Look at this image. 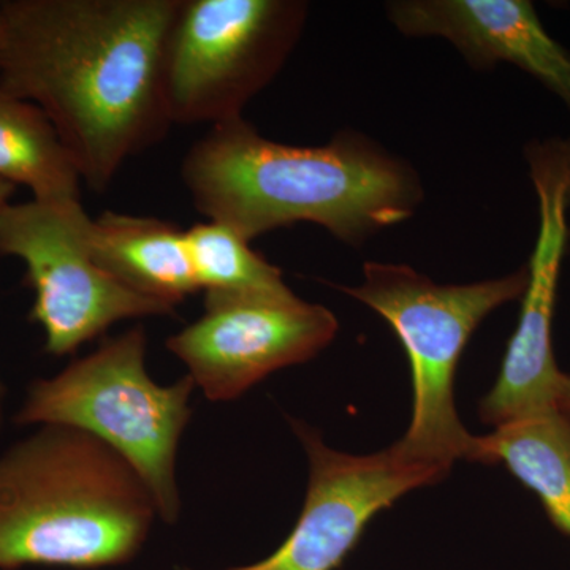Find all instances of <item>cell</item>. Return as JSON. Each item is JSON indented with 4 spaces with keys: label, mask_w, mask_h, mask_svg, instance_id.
Listing matches in <instances>:
<instances>
[{
    "label": "cell",
    "mask_w": 570,
    "mask_h": 570,
    "mask_svg": "<svg viewBox=\"0 0 570 570\" xmlns=\"http://www.w3.org/2000/svg\"><path fill=\"white\" fill-rule=\"evenodd\" d=\"M179 0H2L0 91L39 107L102 193L167 134L164 52Z\"/></svg>",
    "instance_id": "obj_1"
},
{
    "label": "cell",
    "mask_w": 570,
    "mask_h": 570,
    "mask_svg": "<svg viewBox=\"0 0 570 570\" xmlns=\"http://www.w3.org/2000/svg\"><path fill=\"white\" fill-rule=\"evenodd\" d=\"M181 178L198 213L250 243L311 223L358 246L406 223L423 198L414 168L365 135L337 134L322 146L284 145L243 116L194 142Z\"/></svg>",
    "instance_id": "obj_2"
},
{
    "label": "cell",
    "mask_w": 570,
    "mask_h": 570,
    "mask_svg": "<svg viewBox=\"0 0 570 570\" xmlns=\"http://www.w3.org/2000/svg\"><path fill=\"white\" fill-rule=\"evenodd\" d=\"M156 517L138 472L77 428L40 426L0 455V570L124 564Z\"/></svg>",
    "instance_id": "obj_3"
},
{
    "label": "cell",
    "mask_w": 570,
    "mask_h": 570,
    "mask_svg": "<svg viewBox=\"0 0 570 570\" xmlns=\"http://www.w3.org/2000/svg\"><path fill=\"white\" fill-rule=\"evenodd\" d=\"M146 333L105 340L62 373L33 382L14 422L77 428L118 452L151 491L160 519L181 513L176 456L193 409V377L159 385L146 371Z\"/></svg>",
    "instance_id": "obj_4"
},
{
    "label": "cell",
    "mask_w": 570,
    "mask_h": 570,
    "mask_svg": "<svg viewBox=\"0 0 570 570\" xmlns=\"http://www.w3.org/2000/svg\"><path fill=\"white\" fill-rule=\"evenodd\" d=\"M528 279L527 265L498 279L442 285L407 265L367 262L362 284L341 287L384 317L406 351L414 404L396 444L411 459L448 471L466 460L474 436L460 422L453 393L461 355L493 311L521 299Z\"/></svg>",
    "instance_id": "obj_5"
},
{
    "label": "cell",
    "mask_w": 570,
    "mask_h": 570,
    "mask_svg": "<svg viewBox=\"0 0 570 570\" xmlns=\"http://www.w3.org/2000/svg\"><path fill=\"white\" fill-rule=\"evenodd\" d=\"M299 0H179L164 52L170 124H223L269 85L305 29Z\"/></svg>",
    "instance_id": "obj_6"
},
{
    "label": "cell",
    "mask_w": 570,
    "mask_h": 570,
    "mask_svg": "<svg viewBox=\"0 0 570 570\" xmlns=\"http://www.w3.org/2000/svg\"><path fill=\"white\" fill-rule=\"evenodd\" d=\"M80 200H32L0 208V257L20 258L36 294L31 318L45 351L62 356L116 322L168 316L175 307L130 291L94 261Z\"/></svg>",
    "instance_id": "obj_7"
},
{
    "label": "cell",
    "mask_w": 570,
    "mask_h": 570,
    "mask_svg": "<svg viewBox=\"0 0 570 570\" xmlns=\"http://www.w3.org/2000/svg\"><path fill=\"white\" fill-rule=\"evenodd\" d=\"M337 318L291 288L269 294L205 295L204 316L168 337L195 387L232 401L283 367L314 358L335 340Z\"/></svg>",
    "instance_id": "obj_8"
},
{
    "label": "cell",
    "mask_w": 570,
    "mask_h": 570,
    "mask_svg": "<svg viewBox=\"0 0 570 570\" xmlns=\"http://www.w3.org/2000/svg\"><path fill=\"white\" fill-rule=\"evenodd\" d=\"M539 202V232L521 296L519 325L510 337L493 389L480 401V420L494 428L553 411L562 371L553 352V317L569 242L570 138L527 148Z\"/></svg>",
    "instance_id": "obj_9"
},
{
    "label": "cell",
    "mask_w": 570,
    "mask_h": 570,
    "mask_svg": "<svg viewBox=\"0 0 570 570\" xmlns=\"http://www.w3.org/2000/svg\"><path fill=\"white\" fill-rule=\"evenodd\" d=\"M292 423L309 460L298 521L269 557L227 570L340 569L379 512L409 491L448 478V469L411 459L397 444L373 455H351L326 448L313 428Z\"/></svg>",
    "instance_id": "obj_10"
},
{
    "label": "cell",
    "mask_w": 570,
    "mask_h": 570,
    "mask_svg": "<svg viewBox=\"0 0 570 570\" xmlns=\"http://www.w3.org/2000/svg\"><path fill=\"white\" fill-rule=\"evenodd\" d=\"M387 13L404 36L441 37L472 67H519L570 110V51L528 0H401L390 2Z\"/></svg>",
    "instance_id": "obj_11"
},
{
    "label": "cell",
    "mask_w": 570,
    "mask_h": 570,
    "mask_svg": "<svg viewBox=\"0 0 570 570\" xmlns=\"http://www.w3.org/2000/svg\"><path fill=\"white\" fill-rule=\"evenodd\" d=\"M85 238L97 265L137 294L176 307L200 291L186 232L168 220L107 212L88 217Z\"/></svg>",
    "instance_id": "obj_12"
},
{
    "label": "cell",
    "mask_w": 570,
    "mask_h": 570,
    "mask_svg": "<svg viewBox=\"0 0 570 570\" xmlns=\"http://www.w3.org/2000/svg\"><path fill=\"white\" fill-rule=\"evenodd\" d=\"M466 460L502 464L539 498L551 524L570 540V425L557 409L472 438Z\"/></svg>",
    "instance_id": "obj_13"
},
{
    "label": "cell",
    "mask_w": 570,
    "mask_h": 570,
    "mask_svg": "<svg viewBox=\"0 0 570 570\" xmlns=\"http://www.w3.org/2000/svg\"><path fill=\"white\" fill-rule=\"evenodd\" d=\"M0 178L37 200H80L81 176L39 107L0 91Z\"/></svg>",
    "instance_id": "obj_14"
},
{
    "label": "cell",
    "mask_w": 570,
    "mask_h": 570,
    "mask_svg": "<svg viewBox=\"0 0 570 570\" xmlns=\"http://www.w3.org/2000/svg\"><path fill=\"white\" fill-rule=\"evenodd\" d=\"M195 281L205 295L269 294L287 291L283 273L255 253L250 242L220 223H202L186 232Z\"/></svg>",
    "instance_id": "obj_15"
},
{
    "label": "cell",
    "mask_w": 570,
    "mask_h": 570,
    "mask_svg": "<svg viewBox=\"0 0 570 570\" xmlns=\"http://www.w3.org/2000/svg\"><path fill=\"white\" fill-rule=\"evenodd\" d=\"M554 409L570 425V374L562 373L554 393Z\"/></svg>",
    "instance_id": "obj_16"
},
{
    "label": "cell",
    "mask_w": 570,
    "mask_h": 570,
    "mask_svg": "<svg viewBox=\"0 0 570 570\" xmlns=\"http://www.w3.org/2000/svg\"><path fill=\"white\" fill-rule=\"evenodd\" d=\"M14 193H17V186L6 181L3 178H0V208L10 204L11 197H13Z\"/></svg>",
    "instance_id": "obj_17"
},
{
    "label": "cell",
    "mask_w": 570,
    "mask_h": 570,
    "mask_svg": "<svg viewBox=\"0 0 570 570\" xmlns=\"http://www.w3.org/2000/svg\"><path fill=\"white\" fill-rule=\"evenodd\" d=\"M3 396H6V387H3L2 381H0V426H2L3 417Z\"/></svg>",
    "instance_id": "obj_18"
},
{
    "label": "cell",
    "mask_w": 570,
    "mask_h": 570,
    "mask_svg": "<svg viewBox=\"0 0 570 570\" xmlns=\"http://www.w3.org/2000/svg\"><path fill=\"white\" fill-rule=\"evenodd\" d=\"M0 48H2V14H0Z\"/></svg>",
    "instance_id": "obj_19"
}]
</instances>
